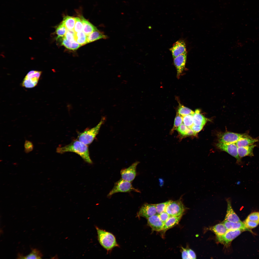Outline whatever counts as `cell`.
<instances>
[{"label":"cell","instance_id":"obj_1","mask_svg":"<svg viewBox=\"0 0 259 259\" xmlns=\"http://www.w3.org/2000/svg\"><path fill=\"white\" fill-rule=\"evenodd\" d=\"M56 152L63 153L66 152L75 153L79 155L87 163L91 164L92 162L89 155L88 146L78 140H75L71 143L62 147L57 148Z\"/></svg>","mask_w":259,"mask_h":259},{"label":"cell","instance_id":"obj_2","mask_svg":"<svg viewBox=\"0 0 259 259\" xmlns=\"http://www.w3.org/2000/svg\"><path fill=\"white\" fill-rule=\"evenodd\" d=\"M98 241L101 245L108 252L116 247H119L116 238L111 233L96 227Z\"/></svg>","mask_w":259,"mask_h":259},{"label":"cell","instance_id":"obj_3","mask_svg":"<svg viewBox=\"0 0 259 259\" xmlns=\"http://www.w3.org/2000/svg\"><path fill=\"white\" fill-rule=\"evenodd\" d=\"M105 119V117H102L100 122L96 126L80 133L77 137L78 140L87 145L91 143L98 133L101 126Z\"/></svg>","mask_w":259,"mask_h":259},{"label":"cell","instance_id":"obj_4","mask_svg":"<svg viewBox=\"0 0 259 259\" xmlns=\"http://www.w3.org/2000/svg\"><path fill=\"white\" fill-rule=\"evenodd\" d=\"M131 191L139 192L138 189L133 187L130 182L121 178L115 183L113 188L107 196L110 197L114 194L118 192H129Z\"/></svg>","mask_w":259,"mask_h":259},{"label":"cell","instance_id":"obj_5","mask_svg":"<svg viewBox=\"0 0 259 259\" xmlns=\"http://www.w3.org/2000/svg\"><path fill=\"white\" fill-rule=\"evenodd\" d=\"M42 72L41 71L31 70L26 74L23 80L21 85L26 88H33L37 84Z\"/></svg>","mask_w":259,"mask_h":259},{"label":"cell","instance_id":"obj_6","mask_svg":"<svg viewBox=\"0 0 259 259\" xmlns=\"http://www.w3.org/2000/svg\"><path fill=\"white\" fill-rule=\"evenodd\" d=\"M185 209L180 200L174 201L171 200L166 207L165 212L171 216H177L182 215Z\"/></svg>","mask_w":259,"mask_h":259},{"label":"cell","instance_id":"obj_7","mask_svg":"<svg viewBox=\"0 0 259 259\" xmlns=\"http://www.w3.org/2000/svg\"><path fill=\"white\" fill-rule=\"evenodd\" d=\"M245 230L241 229L228 230L223 235L217 236L218 241L225 245H228L232 241Z\"/></svg>","mask_w":259,"mask_h":259},{"label":"cell","instance_id":"obj_8","mask_svg":"<svg viewBox=\"0 0 259 259\" xmlns=\"http://www.w3.org/2000/svg\"><path fill=\"white\" fill-rule=\"evenodd\" d=\"M217 146L219 149L225 151L235 157L238 162L241 161L238 152V147L236 143H224L219 142Z\"/></svg>","mask_w":259,"mask_h":259},{"label":"cell","instance_id":"obj_9","mask_svg":"<svg viewBox=\"0 0 259 259\" xmlns=\"http://www.w3.org/2000/svg\"><path fill=\"white\" fill-rule=\"evenodd\" d=\"M139 163L135 162L128 168L122 169L120 171L122 179L130 182L132 181L136 176V168Z\"/></svg>","mask_w":259,"mask_h":259},{"label":"cell","instance_id":"obj_10","mask_svg":"<svg viewBox=\"0 0 259 259\" xmlns=\"http://www.w3.org/2000/svg\"><path fill=\"white\" fill-rule=\"evenodd\" d=\"M157 213L154 204L145 203L140 208L137 214V217L138 218L142 217L147 219Z\"/></svg>","mask_w":259,"mask_h":259},{"label":"cell","instance_id":"obj_11","mask_svg":"<svg viewBox=\"0 0 259 259\" xmlns=\"http://www.w3.org/2000/svg\"><path fill=\"white\" fill-rule=\"evenodd\" d=\"M187 57V53H185L173 58L174 64L177 71V77L178 79L185 69Z\"/></svg>","mask_w":259,"mask_h":259},{"label":"cell","instance_id":"obj_12","mask_svg":"<svg viewBox=\"0 0 259 259\" xmlns=\"http://www.w3.org/2000/svg\"><path fill=\"white\" fill-rule=\"evenodd\" d=\"M244 134L227 132L222 134L219 137V142L224 143H236L243 136Z\"/></svg>","mask_w":259,"mask_h":259},{"label":"cell","instance_id":"obj_13","mask_svg":"<svg viewBox=\"0 0 259 259\" xmlns=\"http://www.w3.org/2000/svg\"><path fill=\"white\" fill-rule=\"evenodd\" d=\"M170 50L173 58L180 55L187 53L185 42L183 40H181L175 42Z\"/></svg>","mask_w":259,"mask_h":259},{"label":"cell","instance_id":"obj_14","mask_svg":"<svg viewBox=\"0 0 259 259\" xmlns=\"http://www.w3.org/2000/svg\"><path fill=\"white\" fill-rule=\"evenodd\" d=\"M147 219V224L152 230L158 231L162 230L164 224L160 219L158 214L154 215Z\"/></svg>","mask_w":259,"mask_h":259},{"label":"cell","instance_id":"obj_15","mask_svg":"<svg viewBox=\"0 0 259 259\" xmlns=\"http://www.w3.org/2000/svg\"><path fill=\"white\" fill-rule=\"evenodd\" d=\"M226 201L227 208L224 220L233 222L241 221L239 218L232 209L230 199L228 198L226 199Z\"/></svg>","mask_w":259,"mask_h":259},{"label":"cell","instance_id":"obj_16","mask_svg":"<svg viewBox=\"0 0 259 259\" xmlns=\"http://www.w3.org/2000/svg\"><path fill=\"white\" fill-rule=\"evenodd\" d=\"M258 140L252 138L246 134H244L241 137L236 143L238 147L247 146L254 144L258 142Z\"/></svg>","mask_w":259,"mask_h":259},{"label":"cell","instance_id":"obj_17","mask_svg":"<svg viewBox=\"0 0 259 259\" xmlns=\"http://www.w3.org/2000/svg\"><path fill=\"white\" fill-rule=\"evenodd\" d=\"M223 223L228 230H234L239 229L243 230L245 231H250L247 228L244 223L241 221L233 222L227 221H224Z\"/></svg>","mask_w":259,"mask_h":259},{"label":"cell","instance_id":"obj_18","mask_svg":"<svg viewBox=\"0 0 259 259\" xmlns=\"http://www.w3.org/2000/svg\"><path fill=\"white\" fill-rule=\"evenodd\" d=\"M256 146L255 145L253 144L247 146L238 147V152L239 156L241 158L247 156H253V149Z\"/></svg>","mask_w":259,"mask_h":259},{"label":"cell","instance_id":"obj_19","mask_svg":"<svg viewBox=\"0 0 259 259\" xmlns=\"http://www.w3.org/2000/svg\"><path fill=\"white\" fill-rule=\"evenodd\" d=\"M83 25L82 31L87 36L93 32L98 30L96 27L82 16L80 18Z\"/></svg>","mask_w":259,"mask_h":259},{"label":"cell","instance_id":"obj_20","mask_svg":"<svg viewBox=\"0 0 259 259\" xmlns=\"http://www.w3.org/2000/svg\"><path fill=\"white\" fill-rule=\"evenodd\" d=\"M182 216H170L165 223L162 230L165 232L178 224L180 221Z\"/></svg>","mask_w":259,"mask_h":259},{"label":"cell","instance_id":"obj_21","mask_svg":"<svg viewBox=\"0 0 259 259\" xmlns=\"http://www.w3.org/2000/svg\"><path fill=\"white\" fill-rule=\"evenodd\" d=\"M200 112L199 109L195 110L193 114L194 124L203 126L206 122L207 119Z\"/></svg>","mask_w":259,"mask_h":259},{"label":"cell","instance_id":"obj_22","mask_svg":"<svg viewBox=\"0 0 259 259\" xmlns=\"http://www.w3.org/2000/svg\"><path fill=\"white\" fill-rule=\"evenodd\" d=\"M108 36L98 30L95 31L87 36V43L101 39H106Z\"/></svg>","mask_w":259,"mask_h":259},{"label":"cell","instance_id":"obj_23","mask_svg":"<svg viewBox=\"0 0 259 259\" xmlns=\"http://www.w3.org/2000/svg\"><path fill=\"white\" fill-rule=\"evenodd\" d=\"M42 255L41 252L36 249L32 248L31 252L28 255L24 256L19 254L18 255V258L20 259H41Z\"/></svg>","mask_w":259,"mask_h":259},{"label":"cell","instance_id":"obj_24","mask_svg":"<svg viewBox=\"0 0 259 259\" xmlns=\"http://www.w3.org/2000/svg\"><path fill=\"white\" fill-rule=\"evenodd\" d=\"M75 22V17L67 16L64 17L62 22L67 30H74Z\"/></svg>","mask_w":259,"mask_h":259},{"label":"cell","instance_id":"obj_25","mask_svg":"<svg viewBox=\"0 0 259 259\" xmlns=\"http://www.w3.org/2000/svg\"><path fill=\"white\" fill-rule=\"evenodd\" d=\"M60 38V40L61 42L62 45H63L66 48L69 49L76 50L81 46L76 41L72 43L68 42L64 36L63 37L56 38Z\"/></svg>","mask_w":259,"mask_h":259},{"label":"cell","instance_id":"obj_26","mask_svg":"<svg viewBox=\"0 0 259 259\" xmlns=\"http://www.w3.org/2000/svg\"><path fill=\"white\" fill-rule=\"evenodd\" d=\"M211 229L217 236L223 235L228 230L223 223L217 224L211 227Z\"/></svg>","mask_w":259,"mask_h":259},{"label":"cell","instance_id":"obj_27","mask_svg":"<svg viewBox=\"0 0 259 259\" xmlns=\"http://www.w3.org/2000/svg\"><path fill=\"white\" fill-rule=\"evenodd\" d=\"M76 41L81 46L87 43V36L82 31L75 33Z\"/></svg>","mask_w":259,"mask_h":259},{"label":"cell","instance_id":"obj_28","mask_svg":"<svg viewBox=\"0 0 259 259\" xmlns=\"http://www.w3.org/2000/svg\"><path fill=\"white\" fill-rule=\"evenodd\" d=\"M177 113L183 117L188 115L193 114L194 112L179 103Z\"/></svg>","mask_w":259,"mask_h":259},{"label":"cell","instance_id":"obj_29","mask_svg":"<svg viewBox=\"0 0 259 259\" xmlns=\"http://www.w3.org/2000/svg\"><path fill=\"white\" fill-rule=\"evenodd\" d=\"M67 30L66 27L62 22L56 28L55 32L57 35L56 38L64 36Z\"/></svg>","mask_w":259,"mask_h":259},{"label":"cell","instance_id":"obj_30","mask_svg":"<svg viewBox=\"0 0 259 259\" xmlns=\"http://www.w3.org/2000/svg\"><path fill=\"white\" fill-rule=\"evenodd\" d=\"M171 200H169L164 202L154 204L155 206L157 213L159 214L162 212H165L166 207Z\"/></svg>","mask_w":259,"mask_h":259},{"label":"cell","instance_id":"obj_31","mask_svg":"<svg viewBox=\"0 0 259 259\" xmlns=\"http://www.w3.org/2000/svg\"><path fill=\"white\" fill-rule=\"evenodd\" d=\"M183 117L184 124L188 127L190 128L194 124L193 114L188 115Z\"/></svg>","mask_w":259,"mask_h":259},{"label":"cell","instance_id":"obj_32","mask_svg":"<svg viewBox=\"0 0 259 259\" xmlns=\"http://www.w3.org/2000/svg\"><path fill=\"white\" fill-rule=\"evenodd\" d=\"M75 34L73 30L67 29L64 36L68 42L72 43L76 41L75 39Z\"/></svg>","mask_w":259,"mask_h":259},{"label":"cell","instance_id":"obj_33","mask_svg":"<svg viewBox=\"0 0 259 259\" xmlns=\"http://www.w3.org/2000/svg\"><path fill=\"white\" fill-rule=\"evenodd\" d=\"M75 18L76 22L74 31L75 33H77L82 31V29L83 25L80 18L78 17H76Z\"/></svg>","mask_w":259,"mask_h":259},{"label":"cell","instance_id":"obj_34","mask_svg":"<svg viewBox=\"0 0 259 259\" xmlns=\"http://www.w3.org/2000/svg\"><path fill=\"white\" fill-rule=\"evenodd\" d=\"M183 117L177 113L175 118L172 131L177 129L182 124L183 122Z\"/></svg>","mask_w":259,"mask_h":259},{"label":"cell","instance_id":"obj_35","mask_svg":"<svg viewBox=\"0 0 259 259\" xmlns=\"http://www.w3.org/2000/svg\"><path fill=\"white\" fill-rule=\"evenodd\" d=\"M24 147V152L27 153L32 151L33 149V145L32 142L28 140L25 141Z\"/></svg>","mask_w":259,"mask_h":259},{"label":"cell","instance_id":"obj_36","mask_svg":"<svg viewBox=\"0 0 259 259\" xmlns=\"http://www.w3.org/2000/svg\"><path fill=\"white\" fill-rule=\"evenodd\" d=\"M177 129V131L181 135L184 136L187 135L189 128L184 124H182Z\"/></svg>","mask_w":259,"mask_h":259},{"label":"cell","instance_id":"obj_37","mask_svg":"<svg viewBox=\"0 0 259 259\" xmlns=\"http://www.w3.org/2000/svg\"><path fill=\"white\" fill-rule=\"evenodd\" d=\"M246 219L259 222V213L255 212L250 214L247 217Z\"/></svg>","mask_w":259,"mask_h":259},{"label":"cell","instance_id":"obj_38","mask_svg":"<svg viewBox=\"0 0 259 259\" xmlns=\"http://www.w3.org/2000/svg\"><path fill=\"white\" fill-rule=\"evenodd\" d=\"M244 223L248 229H252L256 227L259 222L250 221L246 219Z\"/></svg>","mask_w":259,"mask_h":259},{"label":"cell","instance_id":"obj_39","mask_svg":"<svg viewBox=\"0 0 259 259\" xmlns=\"http://www.w3.org/2000/svg\"><path fill=\"white\" fill-rule=\"evenodd\" d=\"M158 215L161 220L164 224L171 216L165 212L158 214Z\"/></svg>","mask_w":259,"mask_h":259},{"label":"cell","instance_id":"obj_40","mask_svg":"<svg viewBox=\"0 0 259 259\" xmlns=\"http://www.w3.org/2000/svg\"><path fill=\"white\" fill-rule=\"evenodd\" d=\"M182 259H191L188 251V249L182 248Z\"/></svg>","mask_w":259,"mask_h":259},{"label":"cell","instance_id":"obj_41","mask_svg":"<svg viewBox=\"0 0 259 259\" xmlns=\"http://www.w3.org/2000/svg\"><path fill=\"white\" fill-rule=\"evenodd\" d=\"M203 127L202 126H199L193 124L190 128L196 134L201 130Z\"/></svg>","mask_w":259,"mask_h":259},{"label":"cell","instance_id":"obj_42","mask_svg":"<svg viewBox=\"0 0 259 259\" xmlns=\"http://www.w3.org/2000/svg\"><path fill=\"white\" fill-rule=\"evenodd\" d=\"M188 251L191 259H195L196 256L194 252L190 249H188Z\"/></svg>","mask_w":259,"mask_h":259}]
</instances>
